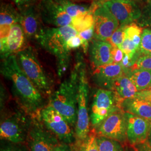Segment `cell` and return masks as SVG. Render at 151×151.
Returning <instances> with one entry per match:
<instances>
[{
    "label": "cell",
    "instance_id": "cell-1",
    "mask_svg": "<svg viewBox=\"0 0 151 151\" xmlns=\"http://www.w3.org/2000/svg\"><path fill=\"white\" fill-rule=\"evenodd\" d=\"M1 73L10 82L11 90L20 108L32 115H37L45 106V97L43 96L18 63L16 54L2 59Z\"/></svg>",
    "mask_w": 151,
    "mask_h": 151
},
{
    "label": "cell",
    "instance_id": "cell-2",
    "mask_svg": "<svg viewBox=\"0 0 151 151\" xmlns=\"http://www.w3.org/2000/svg\"><path fill=\"white\" fill-rule=\"evenodd\" d=\"M78 34L72 26L45 27L38 38L40 45L55 57L57 74L60 78L68 70L70 62V50L68 48L67 42Z\"/></svg>",
    "mask_w": 151,
    "mask_h": 151
},
{
    "label": "cell",
    "instance_id": "cell-3",
    "mask_svg": "<svg viewBox=\"0 0 151 151\" xmlns=\"http://www.w3.org/2000/svg\"><path fill=\"white\" fill-rule=\"evenodd\" d=\"M78 72L76 63L70 75L49 97L50 106L60 114L75 129L77 120Z\"/></svg>",
    "mask_w": 151,
    "mask_h": 151
},
{
    "label": "cell",
    "instance_id": "cell-4",
    "mask_svg": "<svg viewBox=\"0 0 151 151\" xmlns=\"http://www.w3.org/2000/svg\"><path fill=\"white\" fill-rule=\"evenodd\" d=\"M76 63L78 72L77 120L75 129L77 141L84 140L90 134V121L88 113L90 87L87 76L86 66L80 55L77 57Z\"/></svg>",
    "mask_w": 151,
    "mask_h": 151
},
{
    "label": "cell",
    "instance_id": "cell-5",
    "mask_svg": "<svg viewBox=\"0 0 151 151\" xmlns=\"http://www.w3.org/2000/svg\"><path fill=\"white\" fill-rule=\"evenodd\" d=\"M18 63L34 85L45 96L53 92V81L46 73L32 47L23 49L16 54Z\"/></svg>",
    "mask_w": 151,
    "mask_h": 151
},
{
    "label": "cell",
    "instance_id": "cell-6",
    "mask_svg": "<svg viewBox=\"0 0 151 151\" xmlns=\"http://www.w3.org/2000/svg\"><path fill=\"white\" fill-rule=\"evenodd\" d=\"M32 116L22 108L20 110L6 112L1 120V139L15 144L26 143Z\"/></svg>",
    "mask_w": 151,
    "mask_h": 151
},
{
    "label": "cell",
    "instance_id": "cell-7",
    "mask_svg": "<svg viewBox=\"0 0 151 151\" xmlns=\"http://www.w3.org/2000/svg\"><path fill=\"white\" fill-rule=\"evenodd\" d=\"M44 126L57 137L60 142L73 145L76 141L75 128L65 118L50 105L38 113Z\"/></svg>",
    "mask_w": 151,
    "mask_h": 151
},
{
    "label": "cell",
    "instance_id": "cell-8",
    "mask_svg": "<svg viewBox=\"0 0 151 151\" xmlns=\"http://www.w3.org/2000/svg\"><path fill=\"white\" fill-rule=\"evenodd\" d=\"M119 109L120 104L115 92L98 88L93 94L88 109L90 124L95 128L108 116Z\"/></svg>",
    "mask_w": 151,
    "mask_h": 151
},
{
    "label": "cell",
    "instance_id": "cell-9",
    "mask_svg": "<svg viewBox=\"0 0 151 151\" xmlns=\"http://www.w3.org/2000/svg\"><path fill=\"white\" fill-rule=\"evenodd\" d=\"M60 141L39 119L38 114L32 116V122L26 141L30 151H53Z\"/></svg>",
    "mask_w": 151,
    "mask_h": 151
},
{
    "label": "cell",
    "instance_id": "cell-10",
    "mask_svg": "<svg viewBox=\"0 0 151 151\" xmlns=\"http://www.w3.org/2000/svg\"><path fill=\"white\" fill-rule=\"evenodd\" d=\"M94 129L97 135L111 138L120 143L127 140L126 119L124 111L121 108L111 114Z\"/></svg>",
    "mask_w": 151,
    "mask_h": 151
},
{
    "label": "cell",
    "instance_id": "cell-11",
    "mask_svg": "<svg viewBox=\"0 0 151 151\" xmlns=\"http://www.w3.org/2000/svg\"><path fill=\"white\" fill-rule=\"evenodd\" d=\"M116 17L120 26H127L140 18L142 7L134 0H111L103 5Z\"/></svg>",
    "mask_w": 151,
    "mask_h": 151
},
{
    "label": "cell",
    "instance_id": "cell-12",
    "mask_svg": "<svg viewBox=\"0 0 151 151\" xmlns=\"http://www.w3.org/2000/svg\"><path fill=\"white\" fill-rule=\"evenodd\" d=\"M20 14L19 24L26 37L30 39H37L44 29L42 20L39 12L38 2L17 6Z\"/></svg>",
    "mask_w": 151,
    "mask_h": 151
},
{
    "label": "cell",
    "instance_id": "cell-13",
    "mask_svg": "<svg viewBox=\"0 0 151 151\" xmlns=\"http://www.w3.org/2000/svg\"><path fill=\"white\" fill-rule=\"evenodd\" d=\"M39 12L42 22L57 27L72 25V18L54 0H39Z\"/></svg>",
    "mask_w": 151,
    "mask_h": 151
},
{
    "label": "cell",
    "instance_id": "cell-14",
    "mask_svg": "<svg viewBox=\"0 0 151 151\" xmlns=\"http://www.w3.org/2000/svg\"><path fill=\"white\" fill-rule=\"evenodd\" d=\"M94 37L95 39L106 41L119 27V23L112 13L104 5L94 11Z\"/></svg>",
    "mask_w": 151,
    "mask_h": 151
},
{
    "label": "cell",
    "instance_id": "cell-15",
    "mask_svg": "<svg viewBox=\"0 0 151 151\" xmlns=\"http://www.w3.org/2000/svg\"><path fill=\"white\" fill-rule=\"evenodd\" d=\"M127 139L132 145L143 143L147 140L151 128V121L132 114L125 113Z\"/></svg>",
    "mask_w": 151,
    "mask_h": 151
},
{
    "label": "cell",
    "instance_id": "cell-16",
    "mask_svg": "<svg viewBox=\"0 0 151 151\" xmlns=\"http://www.w3.org/2000/svg\"><path fill=\"white\" fill-rule=\"evenodd\" d=\"M124 74L120 63H112L95 68L92 80L99 88L113 91L116 82Z\"/></svg>",
    "mask_w": 151,
    "mask_h": 151
},
{
    "label": "cell",
    "instance_id": "cell-17",
    "mask_svg": "<svg viewBox=\"0 0 151 151\" xmlns=\"http://www.w3.org/2000/svg\"><path fill=\"white\" fill-rule=\"evenodd\" d=\"M26 35L19 23L12 26L7 38L0 40L1 58L16 54L25 47Z\"/></svg>",
    "mask_w": 151,
    "mask_h": 151
},
{
    "label": "cell",
    "instance_id": "cell-18",
    "mask_svg": "<svg viewBox=\"0 0 151 151\" xmlns=\"http://www.w3.org/2000/svg\"><path fill=\"white\" fill-rule=\"evenodd\" d=\"M113 46L106 41L93 39L88 49L89 60L94 68L113 63Z\"/></svg>",
    "mask_w": 151,
    "mask_h": 151
},
{
    "label": "cell",
    "instance_id": "cell-19",
    "mask_svg": "<svg viewBox=\"0 0 151 151\" xmlns=\"http://www.w3.org/2000/svg\"><path fill=\"white\" fill-rule=\"evenodd\" d=\"M19 10L10 4H2L0 11V35L1 40L9 35L13 25L19 23Z\"/></svg>",
    "mask_w": 151,
    "mask_h": 151
},
{
    "label": "cell",
    "instance_id": "cell-20",
    "mask_svg": "<svg viewBox=\"0 0 151 151\" xmlns=\"http://www.w3.org/2000/svg\"><path fill=\"white\" fill-rule=\"evenodd\" d=\"M125 113L132 114L151 121V104L137 97L126 99L120 105Z\"/></svg>",
    "mask_w": 151,
    "mask_h": 151
},
{
    "label": "cell",
    "instance_id": "cell-21",
    "mask_svg": "<svg viewBox=\"0 0 151 151\" xmlns=\"http://www.w3.org/2000/svg\"><path fill=\"white\" fill-rule=\"evenodd\" d=\"M113 91L116 94L120 105L126 99L135 97L138 91L134 83L125 74L116 81Z\"/></svg>",
    "mask_w": 151,
    "mask_h": 151
},
{
    "label": "cell",
    "instance_id": "cell-22",
    "mask_svg": "<svg viewBox=\"0 0 151 151\" xmlns=\"http://www.w3.org/2000/svg\"><path fill=\"white\" fill-rule=\"evenodd\" d=\"M138 91L148 89L151 85V70L134 68L127 74Z\"/></svg>",
    "mask_w": 151,
    "mask_h": 151
},
{
    "label": "cell",
    "instance_id": "cell-23",
    "mask_svg": "<svg viewBox=\"0 0 151 151\" xmlns=\"http://www.w3.org/2000/svg\"><path fill=\"white\" fill-rule=\"evenodd\" d=\"M97 8L96 6L91 4V8L89 11L72 18L71 26L78 32L94 27L93 13Z\"/></svg>",
    "mask_w": 151,
    "mask_h": 151
},
{
    "label": "cell",
    "instance_id": "cell-24",
    "mask_svg": "<svg viewBox=\"0 0 151 151\" xmlns=\"http://www.w3.org/2000/svg\"><path fill=\"white\" fill-rule=\"evenodd\" d=\"M59 4L71 17H75L81 14H84L89 11L91 8V5L77 4L71 0H54Z\"/></svg>",
    "mask_w": 151,
    "mask_h": 151
},
{
    "label": "cell",
    "instance_id": "cell-25",
    "mask_svg": "<svg viewBox=\"0 0 151 151\" xmlns=\"http://www.w3.org/2000/svg\"><path fill=\"white\" fill-rule=\"evenodd\" d=\"M97 135L91 133L85 139L77 140L72 145L73 151H99L96 141Z\"/></svg>",
    "mask_w": 151,
    "mask_h": 151
},
{
    "label": "cell",
    "instance_id": "cell-26",
    "mask_svg": "<svg viewBox=\"0 0 151 151\" xmlns=\"http://www.w3.org/2000/svg\"><path fill=\"white\" fill-rule=\"evenodd\" d=\"M96 141L99 151H124L123 147L117 140L97 135Z\"/></svg>",
    "mask_w": 151,
    "mask_h": 151
},
{
    "label": "cell",
    "instance_id": "cell-27",
    "mask_svg": "<svg viewBox=\"0 0 151 151\" xmlns=\"http://www.w3.org/2000/svg\"><path fill=\"white\" fill-rule=\"evenodd\" d=\"M139 54L142 55H151V29L145 28L141 35Z\"/></svg>",
    "mask_w": 151,
    "mask_h": 151
},
{
    "label": "cell",
    "instance_id": "cell-28",
    "mask_svg": "<svg viewBox=\"0 0 151 151\" xmlns=\"http://www.w3.org/2000/svg\"><path fill=\"white\" fill-rule=\"evenodd\" d=\"M136 23L143 29H151V0H148L142 7L141 16Z\"/></svg>",
    "mask_w": 151,
    "mask_h": 151
},
{
    "label": "cell",
    "instance_id": "cell-29",
    "mask_svg": "<svg viewBox=\"0 0 151 151\" xmlns=\"http://www.w3.org/2000/svg\"><path fill=\"white\" fill-rule=\"evenodd\" d=\"M127 26H120L114 32L108 42L113 47H119L125 39V28Z\"/></svg>",
    "mask_w": 151,
    "mask_h": 151
},
{
    "label": "cell",
    "instance_id": "cell-30",
    "mask_svg": "<svg viewBox=\"0 0 151 151\" xmlns=\"http://www.w3.org/2000/svg\"><path fill=\"white\" fill-rule=\"evenodd\" d=\"M78 35L81 38L82 47L84 53L86 54L88 52L89 45L94 37V27L87 29L86 30L78 32Z\"/></svg>",
    "mask_w": 151,
    "mask_h": 151
},
{
    "label": "cell",
    "instance_id": "cell-31",
    "mask_svg": "<svg viewBox=\"0 0 151 151\" xmlns=\"http://www.w3.org/2000/svg\"><path fill=\"white\" fill-rule=\"evenodd\" d=\"M143 29L136 22H133L125 28V38H128L132 40L135 37L141 36Z\"/></svg>",
    "mask_w": 151,
    "mask_h": 151
},
{
    "label": "cell",
    "instance_id": "cell-32",
    "mask_svg": "<svg viewBox=\"0 0 151 151\" xmlns=\"http://www.w3.org/2000/svg\"><path fill=\"white\" fill-rule=\"evenodd\" d=\"M1 145L0 151H30L27 146L24 144H15L5 141Z\"/></svg>",
    "mask_w": 151,
    "mask_h": 151
},
{
    "label": "cell",
    "instance_id": "cell-33",
    "mask_svg": "<svg viewBox=\"0 0 151 151\" xmlns=\"http://www.w3.org/2000/svg\"><path fill=\"white\" fill-rule=\"evenodd\" d=\"M134 68H145L151 70V55L140 56L133 65L132 70Z\"/></svg>",
    "mask_w": 151,
    "mask_h": 151
},
{
    "label": "cell",
    "instance_id": "cell-34",
    "mask_svg": "<svg viewBox=\"0 0 151 151\" xmlns=\"http://www.w3.org/2000/svg\"><path fill=\"white\" fill-rule=\"evenodd\" d=\"M113 63L120 64L123 59L124 53L119 47H113L112 50Z\"/></svg>",
    "mask_w": 151,
    "mask_h": 151
},
{
    "label": "cell",
    "instance_id": "cell-35",
    "mask_svg": "<svg viewBox=\"0 0 151 151\" xmlns=\"http://www.w3.org/2000/svg\"><path fill=\"white\" fill-rule=\"evenodd\" d=\"M67 46L70 50L78 48L82 46L81 38L77 35L70 38L67 42Z\"/></svg>",
    "mask_w": 151,
    "mask_h": 151
},
{
    "label": "cell",
    "instance_id": "cell-36",
    "mask_svg": "<svg viewBox=\"0 0 151 151\" xmlns=\"http://www.w3.org/2000/svg\"><path fill=\"white\" fill-rule=\"evenodd\" d=\"M135 97L145 100L151 104V90H145L142 91H138Z\"/></svg>",
    "mask_w": 151,
    "mask_h": 151
},
{
    "label": "cell",
    "instance_id": "cell-37",
    "mask_svg": "<svg viewBox=\"0 0 151 151\" xmlns=\"http://www.w3.org/2000/svg\"><path fill=\"white\" fill-rule=\"evenodd\" d=\"M53 151H73L72 145L65 144L63 143H60V144L55 147Z\"/></svg>",
    "mask_w": 151,
    "mask_h": 151
},
{
    "label": "cell",
    "instance_id": "cell-38",
    "mask_svg": "<svg viewBox=\"0 0 151 151\" xmlns=\"http://www.w3.org/2000/svg\"><path fill=\"white\" fill-rule=\"evenodd\" d=\"M137 151H151V146L146 141L145 142L135 145Z\"/></svg>",
    "mask_w": 151,
    "mask_h": 151
},
{
    "label": "cell",
    "instance_id": "cell-39",
    "mask_svg": "<svg viewBox=\"0 0 151 151\" xmlns=\"http://www.w3.org/2000/svg\"><path fill=\"white\" fill-rule=\"evenodd\" d=\"M11 1L15 2L17 6L25 5H27V4H32L34 2H36L37 1H38V0H11Z\"/></svg>",
    "mask_w": 151,
    "mask_h": 151
},
{
    "label": "cell",
    "instance_id": "cell-40",
    "mask_svg": "<svg viewBox=\"0 0 151 151\" xmlns=\"http://www.w3.org/2000/svg\"><path fill=\"white\" fill-rule=\"evenodd\" d=\"M109 1H111V0H92L91 4L92 5L98 7L99 6L102 5L104 3Z\"/></svg>",
    "mask_w": 151,
    "mask_h": 151
},
{
    "label": "cell",
    "instance_id": "cell-41",
    "mask_svg": "<svg viewBox=\"0 0 151 151\" xmlns=\"http://www.w3.org/2000/svg\"><path fill=\"white\" fill-rule=\"evenodd\" d=\"M147 142L150 144V145L151 146V129L150 130L149 134H148V138H147Z\"/></svg>",
    "mask_w": 151,
    "mask_h": 151
},
{
    "label": "cell",
    "instance_id": "cell-42",
    "mask_svg": "<svg viewBox=\"0 0 151 151\" xmlns=\"http://www.w3.org/2000/svg\"><path fill=\"white\" fill-rule=\"evenodd\" d=\"M73 2H91L92 0H71Z\"/></svg>",
    "mask_w": 151,
    "mask_h": 151
},
{
    "label": "cell",
    "instance_id": "cell-43",
    "mask_svg": "<svg viewBox=\"0 0 151 151\" xmlns=\"http://www.w3.org/2000/svg\"><path fill=\"white\" fill-rule=\"evenodd\" d=\"M147 90H151V86L150 87H149V88H148V89H147Z\"/></svg>",
    "mask_w": 151,
    "mask_h": 151
},
{
    "label": "cell",
    "instance_id": "cell-44",
    "mask_svg": "<svg viewBox=\"0 0 151 151\" xmlns=\"http://www.w3.org/2000/svg\"><path fill=\"white\" fill-rule=\"evenodd\" d=\"M38 1H39V0H38Z\"/></svg>",
    "mask_w": 151,
    "mask_h": 151
}]
</instances>
